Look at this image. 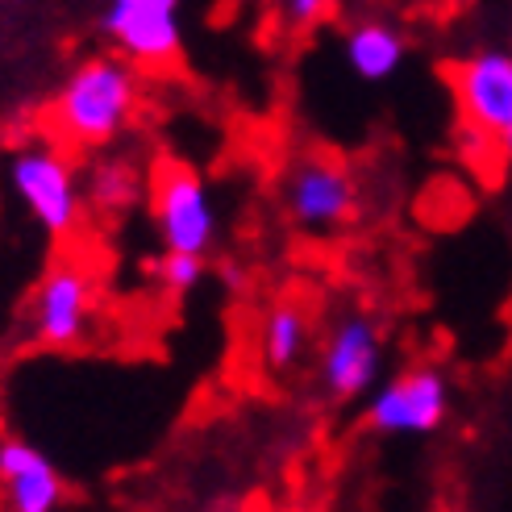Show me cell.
<instances>
[{
    "mask_svg": "<svg viewBox=\"0 0 512 512\" xmlns=\"http://www.w3.org/2000/svg\"><path fill=\"white\" fill-rule=\"evenodd\" d=\"M138 113V71L121 59H88L71 71L50 105L55 138L67 146H105Z\"/></svg>",
    "mask_w": 512,
    "mask_h": 512,
    "instance_id": "cell-1",
    "label": "cell"
},
{
    "mask_svg": "<svg viewBox=\"0 0 512 512\" xmlns=\"http://www.w3.org/2000/svg\"><path fill=\"white\" fill-rule=\"evenodd\" d=\"M21 204L50 238H71L84 217V188L75 179V167L55 146H25L9 167Z\"/></svg>",
    "mask_w": 512,
    "mask_h": 512,
    "instance_id": "cell-2",
    "label": "cell"
},
{
    "mask_svg": "<svg viewBox=\"0 0 512 512\" xmlns=\"http://www.w3.org/2000/svg\"><path fill=\"white\" fill-rule=\"evenodd\" d=\"M96 317V275L80 259L50 263L30 300V329L50 350H71L92 334Z\"/></svg>",
    "mask_w": 512,
    "mask_h": 512,
    "instance_id": "cell-3",
    "label": "cell"
},
{
    "mask_svg": "<svg viewBox=\"0 0 512 512\" xmlns=\"http://www.w3.org/2000/svg\"><path fill=\"white\" fill-rule=\"evenodd\" d=\"M150 209H155V225L167 250L204 254L213 246L217 213L204 179L188 163L159 159V167L150 171Z\"/></svg>",
    "mask_w": 512,
    "mask_h": 512,
    "instance_id": "cell-4",
    "label": "cell"
},
{
    "mask_svg": "<svg viewBox=\"0 0 512 512\" xmlns=\"http://www.w3.org/2000/svg\"><path fill=\"white\" fill-rule=\"evenodd\" d=\"M284 204L288 217L309 229V234H329V229H342L354 217V179L346 171L342 159L334 155H309L300 159L284 184Z\"/></svg>",
    "mask_w": 512,
    "mask_h": 512,
    "instance_id": "cell-5",
    "label": "cell"
},
{
    "mask_svg": "<svg viewBox=\"0 0 512 512\" xmlns=\"http://www.w3.org/2000/svg\"><path fill=\"white\" fill-rule=\"evenodd\" d=\"M442 75L458 100V125L500 142L512 125V55L483 50L467 63H450Z\"/></svg>",
    "mask_w": 512,
    "mask_h": 512,
    "instance_id": "cell-6",
    "label": "cell"
},
{
    "mask_svg": "<svg viewBox=\"0 0 512 512\" xmlns=\"http://www.w3.org/2000/svg\"><path fill=\"white\" fill-rule=\"evenodd\" d=\"M105 34L138 67H171L179 59V0H109Z\"/></svg>",
    "mask_w": 512,
    "mask_h": 512,
    "instance_id": "cell-7",
    "label": "cell"
},
{
    "mask_svg": "<svg viewBox=\"0 0 512 512\" xmlns=\"http://www.w3.org/2000/svg\"><path fill=\"white\" fill-rule=\"evenodd\" d=\"M446 408H450L446 379L438 371L421 367V371L392 379L388 388L371 400L367 425L379 433H429L446 421Z\"/></svg>",
    "mask_w": 512,
    "mask_h": 512,
    "instance_id": "cell-8",
    "label": "cell"
},
{
    "mask_svg": "<svg viewBox=\"0 0 512 512\" xmlns=\"http://www.w3.org/2000/svg\"><path fill=\"white\" fill-rule=\"evenodd\" d=\"M379 358H383V338L371 317L350 313L334 325L325 350H321V379L325 388L338 400H354L363 396L375 375H379Z\"/></svg>",
    "mask_w": 512,
    "mask_h": 512,
    "instance_id": "cell-9",
    "label": "cell"
},
{
    "mask_svg": "<svg viewBox=\"0 0 512 512\" xmlns=\"http://www.w3.org/2000/svg\"><path fill=\"white\" fill-rule=\"evenodd\" d=\"M0 488L17 512H50L63 500V479L50 458L25 442H0Z\"/></svg>",
    "mask_w": 512,
    "mask_h": 512,
    "instance_id": "cell-10",
    "label": "cell"
},
{
    "mask_svg": "<svg viewBox=\"0 0 512 512\" xmlns=\"http://www.w3.org/2000/svg\"><path fill=\"white\" fill-rule=\"evenodd\" d=\"M309 334H313V325H309L304 304L296 300L275 304L263 321V363L271 371H292L304 358V350H309Z\"/></svg>",
    "mask_w": 512,
    "mask_h": 512,
    "instance_id": "cell-11",
    "label": "cell"
},
{
    "mask_svg": "<svg viewBox=\"0 0 512 512\" xmlns=\"http://www.w3.org/2000/svg\"><path fill=\"white\" fill-rule=\"evenodd\" d=\"M346 59L363 80H388L404 59V38L388 21H363L346 38Z\"/></svg>",
    "mask_w": 512,
    "mask_h": 512,
    "instance_id": "cell-12",
    "label": "cell"
},
{
    "mask_svg": "<svg viewBox=\"0 0 512 512\" xmlns=\"http://www.w3.org/2000/svg\"><path fill=\"white\" fill-rule=\"evenodd\" d=\"M84 200L96 213H125L142 200V175L125 159H100L84 179Z\"/></svg>",
    "mask_w": 512,
    "mask_h": 512,
    "instance_id": "cell-13",
    "label": "cell"
},
{
    "mask_svg": "<svg viewBox=\"0 0 512 512\" xmlns=\"http://www.w3.org/2000/svg\"><path fill=\"white\" fill-rule=\"evenodd\" d=\"M200 275H204V263H200V254H188V250H167V259L159 263V279H163V288L175 292V296H184L200 284Z\"/></svg>",
    "mask_w": 512,
    "mask_h": 512,
    "instance_id": "cell-14",
    "label": "cell"
},
{
    "mask_svg": "<svg viewBox=\"0 0 512 512\" xmlns=\"http://www.w3.org/2000/svg\"><path fill=\"white\" fill-rule=\"evenodd\" d=\"M338 0H284V13L292 25H317L334 13Z\"/></svg>",
    "mask_w": 512,
    "mask_h": 512,
    "instance_id": "cell-15",
    "label": "cell"
},
{
    "mask_svg": "<svg viewBox=\"0 0 512 512\" xmlns=\"http://www.w3.org/2000/svg\"><path fill=\"white\" fill-rule=\"evenodd\" d=\"M500 150H504V159H512V125L500 134Z\"/></svg>",
    "mask_w": 512,
    "mask_h": 512,
    "instance_id": "cell-16",
    "label": "cell"
},
{
    "mask_svg": "<svg viewBox=\"0 0 512 512\" xmlns=\"http://www.w3.org/2000/svg\"><path fill=\"white\" fill-rule=\"evenodd\" d=\"M450 5H471V0H450Z\"/></svg>",
    "mask_w": 512,
    "mask_h": 512,
    "instance_id": "cell-17",
    "label": "cell"
}]
</instances>
